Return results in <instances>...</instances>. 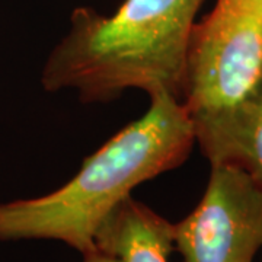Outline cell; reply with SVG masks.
Wrapping results in <instances>:
<instances>
[{"mask_svg": "<svg viewBox=\"0 0 262 262\" xmlns=\"http://www.w3.org/2000/svg\"><path fill=\"white\" fill-rule=\"evenodd\" d=\"M150 101L149 111L86 158L66 185L0 203V241H58L82 256L95 251L99 227L131 191L179 166L195 144L185 103L168 92Z\"/></svg>", "mask_w": 262, "mask_h": 262, "instance_id": "obj_1", "label": "cell"}, {"mask_svg": "<svg viewBox=\"0 0 262 262\" xmlns=\"http://www.w3.org/2000/svg\"><path fill=\"white\" fill-rule=\"evenodd\" d=\"M203 0H125L111 16L77 9L41 73L47 92L105 102L128 89L182 101L188 50Z\"/></svg>", "mask_w": 262, "mask_h": 262, "instance_id": "obj_2", "label": "cell"}, {"mask_svg": "<svg viewBox=\"0 0 262 262\" xmlns=\"http://www.w3.org/2000/svg\"><path fill=\"white\" fill-rule=\"evenodd\" d=\"M262 80V0H217L194 25L182 102L198 113L241 101Z\"/></svg>", "mask_w": 262, "mask_h": 262, "instance_id": "obj_3", "label": "cell"}, {"mask_svg": "<svg viewBox=\"0 0 262 262\" xmlns=\"http://www.w3.org/2000/svg\"><path fill=\"white\" fill-rule=\"evenodd\" d=\"M182 262H253L262 249V187L242 169L217 165L206 192L173 225Z\"/></svg>", "mask_w": 262, "mask_h": 262, "instance_id": "obj_4", "label": "cell"}, {"mask_svg": "<svg viewBox=\"0 0 262 262\" xmlns=\"http://www.w3.org/2000/svg\"><path fill=\"white\" fill-rule=\"evenodd\" d=\"M191 118L195 143L211 166L242 169L262 187V80L241 101Z\"/></svg>", "mask_w": 262, "mask_h": 262, "instance_id": "obj_5", "label": "cell"}, {"mask_svg": "<svg viewBox=\"0 0 262 262\" xmlns=\"http://www.w3.org/2000/svg\"><path fill=\"white\" fill-rule=\"evenodd\" d=\"M95 246L120 262H169L173 223L130 195L99 227Z\"/></svg>", "mask_w": 262, "mask_h": 262, "instance_id": "obj_6", "label": "cell"}, {"mask_svg": "<svg viewBox=\"0 0 262 262\" xmlns=\"http://www.w3.org/2000/svg\"><path fill=\"white\" fill-rule=\"evenodd\" d=\"M83 262H120L118 258H115L110 253H105L99 249H95L92 252L83 255Z\"/></svg>", "mask_w": 262, "mask_h": 262, "instance_id": "obj_7", "label": "cell"}]
</instances>
